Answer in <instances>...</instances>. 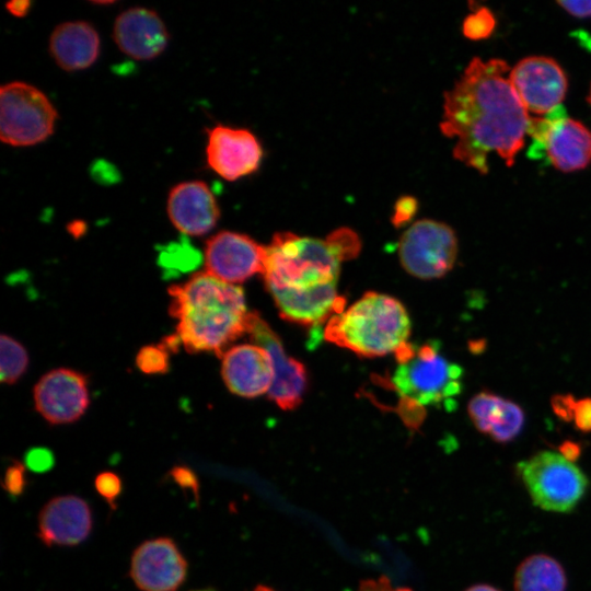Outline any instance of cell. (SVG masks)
I'll return each instance as SVG.
<instances>
[{
  "label": "cell",
  "mask_w": 591,
  "mask_h": 591,
  "mask_svg": "<svg viewBox=\"0 0 591 591\" xmlns=\"http://www.w3.org/2000/svg\"><path fill=\"white\" fill-rule=\"evenodd\" d=\"M266 246L246 234L221 231L207 240L206 273L227 283H239L264 274Z\"/></svg>",
  "instance_id": "10"
},
{
  "label": "cell",
  "mask_w": 591,
  "mask_h": 591,
  "mask_svg": "<svg viewBox=\"0 0 591 591\" xmlns=\"http://www.w3.org/2000/svg\"><path fill=\"white\" fill-rule=\"evenodd\" d=\"M247 333L255 344L265 348L271 357L275 376L268 392L269 398L283 410L297 408L306 389L305 367L286 355L279 336L256 312L250 313Z\"/></svg>",
  "instance_id": "11"
},
{
  "label": "cell",
  "mask_w": 591,
  "mask_h": 591,
  "mask_svg": "<svg viewBox=\"0 0 591 591\" xmlns=\"http://www.w3.org/2000/svg\"><path fill=\"white\" fill-rule=\"evenodd\" d=\"M207 134V164L222 178L236 181L259 167L262 146L250 130L217 125Z\"/></svg>",
  "instance_id": "13"
},
{
  "label": "cell",
  "mask_w": 591,
  "mask_h": 591,
  "mask_svg": "<svg viewBox=\"0 0 591 591\" xmlns=\"http://www.w3.org/2000/svg\"><path fill=\"white\" fill-rule=\"evenodd\" d=\"M94 484L97 493L115 508V501L121 491L120 478L113 472H102L96 476Z\"/></svg>",
  "instance_id": "30"
},
{
  "label": "cell",
  "mask_w": 591,
  "mask_h": 591,
  "mask_svg": "<svg viewBox=\"0 0 591 591\" xmlns=\"http://www.w3.org/2000/svg\"><path fill=\"white\" fill-rule=\"evenodd\" d=\"M548 116L543 150L551 163L566 173L587 167L591 162V130L581 121L566 117L561 105Z\"/></svg>",
  "instance_id": "18"
},
{
  "label": "cell",
  "mask_w": 591,
  "mask_h": 591,
  "mask_svg": "<svg viewBox=\"0 0 591 591\" xmlns=\"http://www.w3.org/2000/svg\"><path fill=\"white\" fill-rule=\"evenodd\" d=\"M417 210V200L410 196H404L397 200L394 207L393 223L401 227L408 222Z\"/></svg>",
  "instance_id": "34"
},
{
  "label": "cell",
  "mask_w": 591,
  "mask_h": 591,
  "mask_svg": "<svg viewBox=\"0 0 591 591\" xmlns=\"http://www.w3.org/2000/svg\"><path fill=\"white\" fill-rule=\"evenodd\" d=\"M193 591H215L212 589L193 590Z\"/></svg>",
  "instance_id": "45"
},
{
  "label": "cell",
  "mask_w": 591,
  "mask_h": 591,
  "mask_svg": "<svg viewBox=\"0 0 591 591\" xmlns=\"http://www.w3.org/2000/svg\"><path fill=\"white\" fill-rule=\"evenodd\" d=\"M113 36L118 48L136 60H151L160 56L170 39L159 14L147 8H130L115 20Z\"/></svg>",
  "instance_id": "17"
},
{
  "label": "cell",
  "mask_w": 591,
  "mask_h": 591,
  "mask_svg": "<svg viewBox=\"0 0 591 591\" xmlns=\"http://www.w3.org/2000/svg\"><path fill=\"white\" fill-rule=\"evenodd\" d=\"M100 50L99 33L85 21L61 23L49 38V53L58 67L66 71L91 67L99 58Z\"/></svg>",
  "instance_id": "21"
},
{
  "label": "cell",
  "mask_w": 591,
  "mask_h": 591,
  "mask_svg": "<svg viewBox=\"0 0 591 591\" xmlns=\"http://www.w3.org/2000/svg\"><path fill=\"white\" fill-rule=\"evenodd\" d=\"M501 401L502 397L490 392H480L471 398L467 412L478 431L489 433L493 418Z\"/></svg>",
  "instance_id": "25"
},
{
  "label": "cell",
  "mask_w": 591,
  "mask_h": 591,
  "mask_svg": "<svg viewBox=\"0 0 591 591\" xmlns=\"http://www.w3.org/2000/svg\"><path fill=\"white\" fill-rule=\"evenodd\" d=\"M3 487L11 496H19L25 487V467L19 462L13 463L7 468Z\"/></svg>",
  "instance_id": "32"
},
{
  "label": "cell",
  "mask_w": 591,
  "mask_h": 591,
  "mask_svg": "<svg viewBox=\"0 0 591 591\" xmlns=\"http://www.w3.org/2000/svg\"><path fill=\"white\" fill-rule=\"evenodd\" d=\"M58 113L36 86L12 81L0 89V138L12 147L40 143L51 136Z\"/></svg>",
  "instance_id": "7"
},
{
  "label": "cell",
  "mask_w": 591,
  "mask_h": 591,
  "mask_svg": "<svg viewBox=\"0 0 591 591\" xmlns=\"http://www.w3.org/2000/svg\"><path fill=\"white\" fill-rule=\"evenodd\" d=\"M254 591H275L274 589L267 587V586H257Z\"/></svg>",
  "instance_id": "43"
},
{
  "label": "cell",
  "mask_w": 591,
  "mask_h": 591,
  "mask_svg": "<svg viewBox=\"0 0 591 591\" xmlns=\"http://www.w3.org/2000/svg\"><path fill=\"white\" fill-rule=\"evenodd\" d=\"M557 3L572 16H591V1H558Z\"/></svg>",
  "instance_id": "38"
},
{
  "label": "cell",
  "mask_w": 591,
  "mask_h": 591,
  "mask_svg": "<svg viewBox=\"0 0 591 591\" xmlns=\"http://www.w3.org/2000/svg\"><path fill=\"white\" fill-rule=\"evenodd\" d=\"M200 262L199 252L188 243H173L161 252L159 263L165 269L185 271L194 269Z\"/></svg>",
  "instance_id": "26"
},
{
  "label": "cell",
  "mask_w": 591,
  "mask_h": 591,
  "mask_svg": "<svg viewBox=\"0 0 591 591\" xmlns=\"http://www.w3.org/2000/svg\"><path fill=\"white\" fill-rule=\"evenodd\" d=\"M358 591H413L409 588L394 587L390 579L381 576L378 579L361 580Z\"/></svg>",
  "instance_id": "36"
},
{
  "label": "cell",
  "mask_w": 591,
  "mask_h": 591,
  "mask_svg": "<svg viewBox=\"0 0 591 591\" xmlns=\"http://www.w3.org/2000/svg\"><path fill=\"white\" fill-rule=\"evenodd\" d=\"M173 479L183 488H190L195 493L198 490V482L195 474L185 466H176L171 473Z\"/></svg>",
  "instance_id": "37"
},
{
  "label": "cell",
  "mask_w": 591,
  "mask_h": 591,
  "mask_svg": "<svg viewBox=\"0 0 591 591\" xmlns=\"http://www.w3.org/2000/svg\"><path fill=\"white\" fill-rule=\"evenodd\" d=\"M341 259L325 239L279 232L266 246L267 289L302 290L337 282Z\"/></svg>",
  "instance_id": "4"
},
{
  "label": "cell",
  "mask_w": 591,
  "mask_h": 591,
  "mask_svg": "<svg viewBox=\"0 0 591 591\" xmlns=\"http://www.w3.org/2000/svg\"><path fill=\"white\" fill-rule=\"evenodd\" d=\"M186 573L187 563L171 538L146 541L132 554L130 576L142 591H175Z\"/></svg>",
  "instance_id": "14"
},
{
  "label": "cell",
  "mask_w": 591,
  "mask_h": 591,
  "mask_svg": "<svg viewBox=\"0 0 591 591\" xmlns=\"http://www.w3.org/2000/svg\"><path fill=\"white\" fill-rule=\"evenodd\" d=\"M510 83L528 113L548 115L564 101L568 80L559 63L546 56L521 59L509 72Z\"/></svg>",
  "instance_id": "9"
},
{
  "label": "cell",
  "mask_w": 591,
  "mask_h": 591,
  "mask_svg": "<svg viewBox=\"0 0 591 591\" xmlns=\"http://www.w3.org/2000/svg\"><path fill=\"white\" fill-rule=\"evenodd\" d=\"M169 312L176 335L188 352L223 355L227 346L247 333L250 313L243 290L207 273L169 288Z\"/></svg>",
  "instance_id": "2"
},
{
  "label": "cell",
  "mask_w": 591,
  "mask_h": 591,
  "mask_svg": "<svg viewBox=\"0 0 591 591\" xmlns=\"http://www.w3.org/2000/svg\"><path fill=\"white\" fill-rule=\"evenodd\" d=\"M513 587L514 591H565L567 577L555 558L534 554L518 566Z\"/></svg>",
  "instance_id": "22"
},
{
  "label": "cell",
  "mask_w": 591,
  "mask_h": 591,
  "mask_svg": "<svg viewBox=\"0 0 591 591\" xmlns=\"http://www.w3.org/2000/svg\"><path fill=\"white\" fill-rule=\"evenodd\" d=\"M221 374L227 387L243 397L268 393L274 382V363L259 345L242 344L222 355Z\"/></svg>",
  "instance_id": "15"
},
{
  "label": "cell",
  "mask_w": 591,
  "mask_h": 591,
  "mask_svg": "<svg viewBox=\"0 0 591 591\" xmlns=\"http://www.w3.org/2000/svg\"><path fill=\"white\" fill-rule=\"evenodd\" d=\"M167 216L185 235L207 234L220 217L217 199L202 181H187L173 186L167 196Z\"/></svg>",
  "instance_id": "16"
},
{
  "label": "cell",
  "mask_w": 591,
  "mask_h": 591,
  "mask_svg": "<svg viewBox=\"0 0 591 591\" xmlns=\"http://www.w3.org/2000/svg\"><path fill=\"white\" fill-rule=\"evenodd\" d=\"M326 240L336 251L339 258L347 260L356 257L360 251V240L357 233L348 228H339L333 231Z\"/></svg>",
  "instance_id": "29"
},
{
  "label": "cell",
  "mask_w": 591,
  "mask_h": 591,
  "mask_svg": "<svg viewBox=\"0 0 591 591\" xmlns=\"http://www.w3.org/2000/svg\"><path fill=\"white\" fill-rule=\"evenodd\" d=\"M7 10L16 18H23L27 14L31 8V1H11L5 4Z\"/></svg>",
  "instance_id": "39"
},
{
  "label": "cell",
  "mask_w": 591,
  "mask_h": 591,
  "mask_svg": "<svg viewBox=\"0 0 591 591\" xmlns=\"http://www.w3.org/2000/svg\"><path fill=\"white\" fill-rule=\"evenodd\" d=\"M397 367L392 375L395 390L420 406L454 405L462 391L463 369L439 352L438 341L416 347L408 341L395 351Z\"/></svg>",
  "instance_id": "5"
},
{
  "label": "cell",
  "mask_w": 591,
  "mask_h": 591,
  "mask_svg": "<svg viewBox=\"0 0 591 591\" xmlns=\"http://www.w3.org/2000/svg\"><path fill=\"white\" fill-rule=\"evenodd\" d=\"M523 424V409L517 403L505 399L499 418L494 425L489 436L496 442H509L520 433Z\"/></svg>",
  "instance_id": "24"
},
{
  "label": "cell",
  "mask_w": 591,
  "mask_h": 591,
  "mask_svg": "<svg viewBox=\"0 0 591 591\" xmlns=\"http://www.w3.org/2000/svg\"><path fill=\"white\" fill-rule=\"evenodd\" d=\"M496 26V19L493 12L484 7L475 9L463 22V34L465 37L479 40L489 37Z\"/></svg>",
  "instance_id": "27"
},
{
  "label": "cell",
  "mask_w": 591,
  "mask_h": 591,
  "mask_svg": "<svg viewBox=\"0 0 591 591\" xmlns=\"http://www.w3.org/2000/svg\"><path fill=\"white\" fill-rule=\"evenodd\" d=\"M91 529V510L77 496L53 498L38 515V536L46 545H77L88 537Z\"/></svg>",
  "instance_id": "19"
},
{
  "label": "cell",
  "mask_w": 591,
  "mask_h": 591,
  "mask_svg": "<svg viewBox=\"0 0 591 591\" xmlns=\"http://www.w3.org/2000/svg\"><path fill=\"white\" fill-rule=\"evenodd\" d=\"M502 59L473 58L444 94L441 131L456 138L453 155L482 174L494 152L512 166L524 147L531 117L514 92Z\"/></svg>",
  "instance_id": "1"
},
{
  "label": "cell",
  "mask_w": 591,
  "mask_h": 591,
  "mask_svg": "<svg viewBox=\"0 0 591 591\" xmlns=\"http://www.w3.org/2000/svg\"><path fill=\"white\" fill-rule=\"evenodd\" d=\"M588 103H589L590 106H591V86H590V92H589V95H588Z\"/></svg>",
  "instance_id": "44"
},
{
  "label": "cell",
  "mask_w": 591,
  "mask_h": 591,
  "mask_svg": "<svg viewBox=\"0 0 591 591\" xmlns=\"http://www.w3.org/2000/svg\"><path fill=\"white\" fill-rule=\"evenodd\" d=\"M485 344V341H482V340H478V341H473V345L471 347V349L473 351L475 350H478V351H482L484 348H483V345Z\"/></svg>",
  "instance_id": "42"
},
{
  "label": "cell",
  "mask_w": 591,
  "mask_h": 591,
  "mask_svg": "<svg viewBox=\"0 0 591 591\" xmlns=\"http://www.w3.org/2000/svg\"><path fill=\"white\" fill-rule=\"evenodd\" d=\"M534 505L553 512H570L584 496L588 478L560 453L541 451L517 466Z\"/></svg>",
  "instance_id": "6"
},
{
  "label": "cell",
  "mask_w": 591,
  "mask_h": 591,
  "mask_svg": "<svg viewBox=\"0 0 591 591\" xmlns=\"http://www.w3.org/2000/svg\"><path fill=\"white\" fill-rule=\"evenodd\" d=\"M552 409L554 414L564 421L573 420L577 401L571 394H557L552 397Z\"/></svg>",
  "instance_id": "33"
},
{
  "label": "cell",
  "mask_w": 591,
  "mask_h": 591,
  "mask_svg": "<svg viewBox=\"0 0 591 591\" xmlns=\"http://www.w3.org/2000/svg\"><path fill=\"white\" fill-rule=\"evenodd\" d=\"M136 363L147 374L165 373L169 369V350L162 343L146 346L139 350Z\"/></svg>",
  "instance_id": "28"
},
{
  "label": "cell",
  "mask_w": 591,
  "mask_h": 591,
  "mask_svg": "<svg viewBox=\"0 0 591 591\" xmlns=\"http://www.w3.org/2000/svg\"><path fill=\"white\" fill-rule=\"evenodd\" d=\"M336 283L302 290H268L282 318L315 327L344 311L345 299L337 294Z\"/></svg>",
  "instance_id": "20"
},
{
  "label": "cell",
  "mask_w": 591,
  "mask_h": 591,
  "mask_svg": "<svg viewBox=\"0 0 591 591\" xmlns=\"http://www.w3.org/2000/svg\"><path fill=\"white\" fill-rule=\"evenodd\" d=\"M36 410L50 424L78 420L88 409L90 397L84 374L66 368L44 374L34 386Z\"/></svg>",
  "instance_id": "12"
},
{
  "label": "cell",
  "mask_w": 591,
  "mask_h": 591,
  "mask_svg": "<svg viewBox=\"0 0 591 591\" xmlns=\"http://www.w3.org/2000/svg\"><path fill=\"white\" fill-rule=\"evenodd\" d=\"M410 320L405 306L395 298L367 292L324 328V338L362 357L394 352L407 343Z\"/></svg>",
  "instance_id": "3"
},
{
  "label": "cell",
  "mask_w": 591,
  "mask_h": 591,
  "mask_svg": "<svg viewBox=\"0 0 591 591\" xmlns=\"http://www.w3.org/2000/svg\"><path fill=\"white\" fill-rule=\"evenodd\" d=\"M465 591H500V590L489 584L479 583V584H474L467 588Z\"/></svg>",
  "instance_id": "41"
},
{
  "label": "cell",
  "mask_w": 591,
  "mask_h": 591,
  "mask_svg": "<svg viewBox=\"0 0 591 591\" xmlns=\"http://www.w3.org/2000/svg\"><path fill=\"white\" fill-rule=\"evenodd\" d=\"M456 255L457 239L452 228L431 219L416 221L398 242L402 266L424 280L443 277L452 269Z\"/></svg>",
  "instance_id": "8"
},
{
  "label": "cell",
  "mask_w": 591,
  "mask_h": 591,
  "mask_svg": "<svg viewBox=\"0 0 591 591\" xmlns=\"http://www.w3.org/2000/svg\"><path fill=\"white\" fill-rule=\"evenodd\" d=\"M1 381L7 384L15 383L26 371L28 356L21 343L8 336L1 335Z\"/></svg>",
  "instance_id": "23"
},
{
  "label": "cell",
  "mask_w": 591,
  "mask_h": 591,
  "mask_svg": "<svg viewBox=\"0 0 591 591\" xmlns=\"http://www.w3.org/2000/svg\"><path fill=\"white\" fill-rule=\"evenodd\" d=\"M573 422L578 430L591 432V398L586 397L577 401Z\"/></svg>",
  "instance_id": "35"
},
{
  "label": "cell",
  "mask_w": 591,
  "mask_h": 591,
  "mask_svg": "<svg viewBox=\"0 0 591 591\" xmlns=\"http://www.w3.org/2000/svg\"><path fill=\"white\" fill-rule=\"evenodd\" d=\"M54 465V455L46 448H33L25 455V466L35 473H45Z\"/></svg>",
  "instance_id": "31"
},
{
  "label": "cell",
  "mask_w": 591,
  "mask_h": 591,
  "mask_svg": "<svg viewBox=\"0 0 591 591\" xmlns=\"http://www.w3.org/2000/svg\"><path fill=\"white\" fill-rule=\"evenodd\" d=\"M560 454L566 457L567 460L573 462L576 461L580 455V447L579 444L572 442V441H565L560 448H559Z\"/></svg>",
  "instance_id": "40"
}]
</instances>
